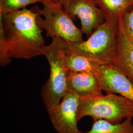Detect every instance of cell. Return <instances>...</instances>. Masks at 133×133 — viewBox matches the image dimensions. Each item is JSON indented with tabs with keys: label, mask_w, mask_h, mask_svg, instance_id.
Listing matches in <instances>:
<instances>
[{
	"label": "cell",
	"mask_w": 133,
	"mask_h": 133,
	"mask_svg": "<svg viewBox=\"0 0 133 133\" xmlns=\"http://www.w3.org/2000/svg\"><path fill=\"white\" fill-rule=\"evenodd\" d=\"M37 8L0 14V65L12 58L29 59L43 55L45 41L38 26Z\"/></svg>",
	"instance_id": "obj_1"
},
{
	"label": "cell",
	"mask_w": 133,
	"mask_h": 133,
	"mask_svg": "<svg viewBox=\"0 0 133 133\" xmlns=\"http://www.w3.org/2000/svg\"><path fill=\"white\" fill-rule=\"evenodd\" d=\"M66 41L59 38H52V42L45 45L43 55L48 60L50 75L41 90L43 102L46 110L58 105L68 92L69 72L65 64L66 53Z\"/></svg>",
	"instance_id": "obj_2"
},
{
	"label": "cell",
	"mask_w": 133,
	"mask_h": 133,
	"mask_svg": "<svg viewBox=\"0 0 133 133\" xmlns=\"http://www.w3.org/2000/svg\"><path fill=\"white\" fill-rule=\"evenodd\" d=\"M92 117L93 121L103 119L118 124L124 119H133V102L121 95L109 93L90 97H79L77 118Z\"/></svg>",
	"instance_id": "obj_3"
},
{
	"label": "cell",
	"mask_w": 133,
	"mask_h": 133,
	"mask_svg": "<svg viewBox=\"0 0 133 133\" xmlns=\"http://www.w3.org/2000/svg\"><path fill=\"white\" fill-rule=\"evenodd\" d=\"M118 20H105L85 41H66L68 51L82 55L99 65L112 64L115 56Z\"/></svg>",
	"instance_id": "obj_4"
},
{
	"label": "cell",
	"mask_w": 133,
	"mask_h": 133,
	"mask_svg": "<svg viewBox=\"0 0 133 133\" xmlns=\"http://www.w3.org/2000/svg\"><path fill=\"white\" fill-rule=\"evenodd\" d=\"M43 8L38 7V26L46 32L47 37L59 38L68 42H82L83 32L77 27L73 20L64 9L60 2L43 0Z\"/></svg>",
	"instance_id": "obj_5"
},
{
	"label": "cell",
	"mask_w": 133,
	"mask_h": 133,
	"mask_svg": "<svg viewBox=\"0 0 133 133\" xmlns=\"http://www.w3.org/2000/svg\"><path fill=\"white\" fill-rule=\"evenodd\" d=\"M79 97L68 91L58 105L48 109L53 127L58 133H79L77 114Z\"/></svg>",
	"instance_id": "obj_6"
},
{
	"label": "cell",
	"mask_w": 133,
	"mask_h": 133,
	"mask_svg": "<svg viewBox=\"0 0 133 133\" xmlns=\"http://www.w3.org/2000/svg\"><path fill=\"white\" fill-rule=\"evenodd\" d=\"M64 9L72 19L81 21L83 34L90 36L105 20V14L93 0H60Z\"/></svg>",
	"instance_id": "obj_7"
},
{
	"label": "cell",
	"mask_w": 133,
	"mask_h": 133,
	"mask_svg": "<svg viewBox=\"0 0 133 133\" xmlns=\"http://www.w3.org/2000/svg\"><path fill=\"white\" fill-rule=\"evenodd\" d=\"M94 74L106 94L121 95L133 102V83L113 64L100 65Z\"/></svg>",
	"instance_id": "obj_8"
},
{
	"label": "cell",
	"mask_w": 133,
	"mask_h": 133,
	"mask_svg": "<svg viewBox=\"0 0 133 133\" xmlns=\"http://www.w3.org/2000/svg\"><path fill=\"white\" fill-rule=\"evenodd\" d=\"M67 87L68 91L72 92L81 98L103 94L99 81L92 72H69Z\"/></svg>",
	"instance_id": "obj_9"
},
{
	"label": "cell",
	"mask_w": 133,
	"mask_h": 133,
	"mask_svg": "<svg viewBox=\"0 0 133 133\" xmlns=\"http://www.w3.org/2000/svg\"><path fill=\"white\" fill-rule=\"evenodd\" d=\"M112 64L133 83V45L126 38L119 19L115 56Z\"/></svg>",
	"instance_id": "obj_10"
},
{
	"label": "cell",
	"mask_w": 133,
	"mask_h": 133,
	"mask_svg": "<svg viewBox=\"0 0 133 133\" xmlns=\"http://www.w3.org/2000/svg\"><path fill=\"white\" fill-rule=\"evenodd\" d=\"M64 60L69 72H88L94 74L99 64L80 54L66 49Z\"/></svg>",
	"instance_id": "obj_11"
},
{
	"label": "cell",
	"mask_w": 133,
	"mask_h": 133,
	"mask_svg": "<svg viewBox=\"0 0 133 133\" xmlns=\"http://www.w3.org/2000/svg\"><path fill=\"white\" fill-rule=\"evenodd\" d=\"M105 14V20L117 21L124 12L133 5L130 0H93Z\"/></svg>",
	"instance_id": "obj_12"
},
{
	"label": "cell",
	"mask_w": 133,
	"mask_h": 133,
	"mask_svg": "<svg viewBox=\"0 0 133 133\" xmlns=\"http://www.w3.org/2000/svg\"><path fill=\"white\" fill-rule=\"evenodd\" d=\"M79 133H133L132 119H125L118 124H114L100 119L93 122L89 131Z\"/></svg>",
	"instance_id": "obj_13"
},
{
	"label": "cell",
	"mask_w": 133,
	"mask_h": 133,
	"mask_svg": "<svg viewBox=\"0 0 133 133\" xmlns=\"http://www.w3.org/2000/svg\"><path fill=\"white\" fill-rule=\"evenodd\" d=\"M43 0H0V14H6L24 9L27 5Z\"/></svg>",
	"instance_id": "obj_14"
},
{
	"label": "cell",
	"mask_w": 133,
	"mask_h": 133,
	"mask_svg": "<svg viewBox=\"0 0 133 133\" xmlns=\"http://www.w3.org/2000/svg\"><path fill=\"white\" fill-rule=\"evenodd\" d=\"M119 19L126 38L133 45V5L124 12Z\"/></svg>",
	"instance_id": "obj_15"
},
{
	"label": "cell",
	"mask_w": 133,
	"mask_h": 133,
	"mask_svg": "<svg viewBox=\"0 0 133 133\" xmlns=\"http://www.w3.org/2000/svg\"><path fill=\"white\" fill-rule=\"evenodd\" d=\"M52 1L54 2H59L60 1V0H52Z\"/></svg>",
	"instance_id": "obj_16"
},
{
	"label": "cell",
	"mask_w": 133,
	"mask_h": 133,
	"mask_svg": "<svg viewBox=\"0 0 133 133\" xmlns=\"http://www.w3.org/2000/svg\"><path fill=\"white\" fill-rule=\"evenodd\" d=\"M131 2H133V0H130Z\"/></svg>",
	"instance_id": "obj_17"
}]
</instances>
